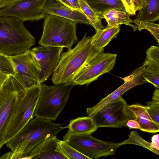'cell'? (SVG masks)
<instances>
[{"instance_id":"1","label":"cell","mask_w":159,"mask_h":159,"mask_svg":"<svg viewBox=\"0 0 159 159\" xmlns=\"http://www.w3.org/2000/svg\"><path fill=\"white\" fill-rule=\"evenodd\" d=\"M62 125L36 117L31 119L5 144L12 152V159H28L37 145L64 129Z\"/></svg>"},{"instance_id":"2","label":"cell","mask_w":159,"mask_h":159,"mask_svg":"<svg viewBox=\"0 0 159 159\" xmlns=\"http://www.w3.org/2000/svg\"><path fill=\"white\" fill-rule=\"evenodd\" d=\"M35 41L23 22L14 17L0 16V53L8 57L20 54L30 50Z\"/></svg>"},{"instance_id":"3","label":"cell","mask_w":159,"mask_h":159,"mask_svg":"<svg viewBox=\"0 0 159 159\" xmlns=\"http://www.w3.org/2000/svg\"><path fill=\"white\" fill-rule=\"evenodd\" d=\"M74 86L66 83L41 84V90L34 116L55 121L62 111Z\"/></svg>"},{"instance_id":"4","label":"cell","mask_w":159,"mask_h":159,"mask_svg":"<svg viewBox=\"0 0 159 159\" xmlns=\"http://www.w3.org/2000/svg\"><path fill=\"white\" fill-rule=\"evenodd\" d=\"M91 37H87L86 33L74 48L61 53L52 78L54 84L70 82L93 48L91 44Z\"/></svg>"},{"instance_id":"5","label":"cell","mask_w":159,"mask_h":159,"mask_svg":"<svg viewBox=\"0 0 159 159\" xmlns=\"http://www.w3.org/2000/svg\"><path fill=\"white\" fill-rule=\"evenodd\" d=\"M76 24L68 19L53 15H47L39 42L40 46L72 48L78 41Z\"/></svg>"},{"instance_id":"6","label":"cell","mask_w":159,"mask_h":159,"mask_svg":"<svg viewBox=\"0 0 159 159\" xmlns=\"http://www.w3.org/2000/svg\"><path fill=\"white\" fill-rule=\"evenodd\" d=\"M41 90V85L23 90L8 120L4 139V144L19 133L34 117Z\"/></svg>"},{"instance_id":"7","label":"cell","mask_w":159,"mask_h":159,"mask_svg":"<svg viewBox=\"0 0 159 159\" xmlns=\"http://www.w3.org/2000/svg\"><path fill=\"white\" fill-rule=\"evenodd\" d=\"M104 48L94 47L90 54L68 84L73 86L89 84L113 69L117 54L104 53Z\"/></svg>"},{"instance_id":"8","label":"cell","mask_w":159,"mask_h":159,"mask_svg":"<svg viewBox=\"0 0 159 159\" xmlns=\"http://www.w3.org/2000/svg\"><path fill=\"white\" fill-rule=\"evenodd\" d=\"M63 139L89 159H98L101 157L114 155L116 149L120 146L119 143L102 140L91 134H75L68 130Z\"/></svg>"},{"instance_id":"9","label":"cell","mask_w":159,"mask_h":159,"mask_svg":"<svg viewBox=\"0 0 159 159\" xmlns=\"http://www.w3.org/2000/svg\"><path fill=\"white\" fill-rule=\"evenodd\" d=\"M128 104L120 96L105 105L91 116L97 128H120L126 122L132 119L127 107Z\"/></svg>"},{"instance_id":"10","label":"cell","mask_w":159,"mask_h":159,"mask_svg":"<svg viewBox=\"0 0 159 159\" xmlns=\"http://www.w3.org/2000/svg\"><path fill=\"white\" fill-rule=\"evenodd\" d=\"M25 89L10 76L0 89V149L5 144L4 139L10 116L21 92Z\"/></svg>"},{"instance_id":"11","label":"cell","mask_w":159,"mask_h":159,"mask_svg":"<svg viewBox=\"0 0 159 159\" xmlns=\"http://www.w3.org/2000/svg\"><path fill=\"white\" fill-rule=\"evenodd\" d=\"M9 57L14 70L13 76L25 89L41 84L40 69L33 57L31 49Z\"/></svg>"},{"instance_id":"12","label":"cell","mask_w":159,"mask_h":159,"mask_svg":"<svg viewBox=\"0 0 159 159\" xmlns=\"http://www.w3.org/2000/svg\"><path fill=\"white\" fill-rule=\"evenodd\" d=\"M48 0H19L0 10V16L16 18L22 22L44 19L47 16L42 11Z\"/></svg>"},{"instance_id":"13","label":"cell","mask_w":159,"mask_h":159,"mask_svg":"<svg viewBox=\"0 0 159 159\" xmlns=\"http://www.w3.org/2000/svg\"><path fill=\"white\" fill-rule=\"evenodd\" d=\"M63 48L41 46L31 49L33 57L40 69L41 84L46 81L53 73L59 63Z\"/></svg>"},{"instance_id":"14","label":"cell","mask_w":159,"mask_h":159,"mask_svg":"<svg viewBox=\"0 0 159 159\" xmlns=\"http://www.w3.org/2000/svg\"><path fill=\"white\" fill-rule=\"evenodd\" d=\"M144 69L145 66L143 64L141 67L136 68L128 76L124 78H120L124 80L123 84L93 107L87 108L86 113L88 116H90L108 103L122 96L133 87L148 83L143 77Z\"/></svg>"},{"instance_id":"15","label":"cell","mask_w":159,"mask_h":159,"mask_svg":"<svg viewBox=\"0 0 159 159\" xmlns=\"http://www.w3.org/2000/svg\"><path fill=\"white\" fill-rule=\"evenodd\" d=\"M42 11L46 15H53L62 17L76 24H90L83 12L72 10L57 0H48L43 7Z\"/></svg>"},{"instance_id":"16","label":"cell","mask_w":159,"mask_h":159,"mask_svg":"<svg viewBox=\"0 0 159 159\" xmlns=\"http://www.w3.org/2000/svg\"><path fill=\"white\" fill-rule=\"evenodd\" d=\"M57 137H48L37 145L28 159H67L60 147Z\"/></svg>"},{"instance_id":"17","label":"cell","mask_w":159,"mask_h":159,"mask_svg":"<svg viewBox=\"0 0 159 159\" xmlns=\"http://www.w3.org/2000/svg\"><path fill=\"white\" fill-rule=\"evenodd\" d=\"M128 109L131 112L132 119L137 121L141 130L155 133L159 131V125L152 120L149 115L145 106L136 104L128 105Z\"/></svg>"},{"instance_id":"18","label":"cell","mask_w":159,"mask_h":159,"mask_svg":"<svg viewBox=\"0 0 159 159\" xmlns=\"http://www.w3.org/2000/svg\"><path fill=\"white\" fill-rule=\"evenodd\" d=\"M159 19V0H143L142 7L133 22L137 26L141 21L154 22Z\"/></svg>"},{"instance_id":"19","label":"cell","mask_w":159,"mask_h":159,"mask_svg":"<svg viewBox=\"0 0 159 159\" xmlns=\"http://www.w3.org/2000/svg\"><path fill=\"white\" fill-rule=\"evenodd\" d=\"M64 128H68L70 133L77 135L91 134L98 129L92 118L88 116L71 120Z\"/></svg>"},{"instance_id":"20","label":"cell","mask_w":159,"mask_h":159,"mask_svg":"<svg viewBox=\"0 0 159 159\" xmlns=\"http://www.w3.org/2000/svg\"><path fill=\"white\" fill-rule=\"evenodd\" d=\"M120 26H107L105 28L97 31L96 33L91 37V45L97 49L103 48L113 39L117 36L120 31Z\"/></svg>"},{"instance_id":"21","label":"cell","mask_w":159,"mask_h":159,"mask_svg":"<svg viewBox=\"0 0 159 159\" xmlns=\"http://www.w3.org/2000/svg\"><path fill=\"white\" fill-rule=\"evenodd\" d=\"M102 15L103 19L107 22V26L112 27L122 24L129 26L135 31L137 28L136 25L131 24L133 20L130 18V15L125 11L114 9L108 10Z\"/></svg>"},{"instance_id":"22","label":"cell","mask_w":159,"mask_h":159,"mask_svg":"<svg viewBox=\"0 0 159 159\" xmlns=\"http://www.w3.org/2000/svg\"><path fill=\"white\" fill-rule=\"evenodd\" d=\"M95 12L102 14L111 9H118L126 11L121 0H85Z\"/></svg>"},{"instance_id":"23","label":"cell","mask_w":159,"mask_h":159,"mask_svg":"<svg viewBox=\"0 0 159 159\" xmlns=\"http://www.w3.org/2000/svg\"><path fill=\"white\" fill-rule=\"evenodd\" d=\"M145 69L144 79L157 88H159V63L146 58L143 64Z\"/></svg>"},{"instance_id":"24","label":"cell","mask_w":159,"mask_h":159,"mask_svg":"<svg viewBox=\"0 0 159 159\" xmlns=\"http://www.w3.org/2000/svg\"><path fill=\"white\" fill-rule=\"evenodd\" d=\"M79 3L82 12L96 31L99 29H103L104 27L102 22V20L103 19L102 15L93 11L85 0H79Z\"/></svg>"},{"instance_id":"25","label":"cell","mask_w":159,"mask_h":159,"mask_svg":"<svg viewBox=\"0 0 159 159\" xmlns=\"http://www.w3.org/2000/svg\"><path fill=\"white\" fill-rule=\"evenodd\" d=\"M58 144L67 159H89L64 140H59Z\"/></svg>"},{"instance_id":"26","label":"cell","mask_w":159,"mask_h":159,"mask_svg":"<svg viewBox=\"0 0 159 159\" xmlns=\"http://www.w3.org/2000/svg\"><path fill=\"white\" fill-rule=\"evenodd\" d=\"M132 144L142 146L150 150L156 154V152L152 148L151 143L148 142L142 139L137 131H131L129 138L125 141L120 143V146L126 144Z\"/></svg>"},{"instance_id":"27","label":"cell","mask_w":159,"mask_h":159,"mask_svg":"<svg viewBox=\"0 0 159 159\" xmlns=\"http://www.w3.org/2000/svg\"><path fill=\"white\" fill-rule=\"evenodd\" d=\"M139 30L146 29L150 32L159 43V25L150 21H141L137 25Z\"/></svg>"},{"instance_id":"28","label":"cell","mask_w":159,"mask_h":159,"mask_svg":"<svg viewBox=\"0 0 159 159\" xmlns=\"http://www.w3.org/2000/svg\"><path fill=\"white\" fill-rule=\"evenodd\" d=\"M0 72L13 76L14 70L9 57L0 53Z\"/></svg>"},{"instance_id":"29","label":"cell","mask_w":159,"mask_h":159,"mask_svg":"<svg viewBox=\"0 0 159 159\" xmlns=\"http://www.w3.org/2000/svg\"><path fill=\"white\" fill-rule=\"evenodd\" d=\"M145 107L151 118L159 125V103L149 101Z\"/></svg>"},{"instance_id":"30","label":"cell","mask_w":159,"mask_h":159,"mask_svg":"<svg viewBox=\"0 0 159 159\" xmlns=\"http://www.w3.org/2000/svg\"><path fill=\"white\" fill-rule=\"evenodd\" d=\"M146 58L159 63V46H151L147 50Z\"/></svg>"},{"instance_id":"31","label":"cell","mask_w":159,"mask_h":159,"mask_svg":"<svg viewBox=\"0 0 159 159\" xmlns=\"http://www.w3.org/2000/svg\"><path fill=\"white\" fill-rule=\"evenodd\" d=\"M69 8L82 12L79 3V0H57Z\"/></svg>"},{"instance_id":"32","label":"cell","mask_w":159,"mask_h":159,"mask_svg":"<svg viewBox=\"0 0 159 159\" xmlns=\"http://www.w3.org/2000/svg\"><path fill=\"white\" fill-rule=\"evenodd\" d=\"M125 7L126 12L130 16H134L136 14L132 5L131 0H121Z\"/></svg>"},{"instance_id":"33","label":"cell","mask_w":159,"mask_h":159,"mask_svg":"<svg viewBox=\"0 0 159 159\" xmlns=\"http://www.w3.org/2000/svg\"><path fill=\"white\" fill-rule=\"evenodd\" d=\"M151 145L156 152V154L159 155V134L153 135L151 138Z\"/></svg>"},{"instance_id":"34","label":"cell","mask_w":159,"mask_h":159,"mask_svg":"<svg viewBox=\"0 0 159 159\" xmlns=\"http://www.w3.org/2000/svg\"><path fill=\"white\" fill-rule=\"evenodd\" d=\"M125 126L129 129H139L140 126L136 120L134 119H130L126 123Z\"/></svg>"},{"instance_id":"35","label":"cell","mask_w":159,"mask_h":159,"mask_svg":"<svg viewBox=\"0 0 159 159\" xmlns=\"http://www.w3.org/2000/svg\"><path fill=\"white\" fill-rule=\"evenodd\" d=\"M135 11H139L142 7L143 0H131Z\"/></svg>"},{"instance_id":"36","label":"cell","mask_w":159,"mask_h":159,"mask_svg":"<svg viewBox=\"0 0 159 159\" xmlns=\"http://www.w3.org/2000/svg\"><path fill=\"white\" fill-rule=\"evenodd\" d=\"M10 76V75L0 72V89L3 83Z\"/></svg>"},{"instance_id":"37","label":"cell","mask_w":159,"mask_h":159,"mask_svg":"<svg viewBox=\"0 0 159 159\" xmlns=\"http://www.w3.org/2000/svg\"><path fill=\"white\" fill-rule=\"evenodd\" d=\"M152 101L159 103V89L157 88L155 91L152 97Z\"/></svg>"},{"instance_id":"38","label":"cell","mask_w":159,"mask_h":159,"mask_svg":"<svg viewBox=\"0 0 159 159\" xmlns=\"http://www.w3.org/2000/svg\"><path fill=\"white\" fill-rule=\"evenodd\" d=\"M6 5V0H0V10L4 8Z\"/></svg>"}]
</instances>
